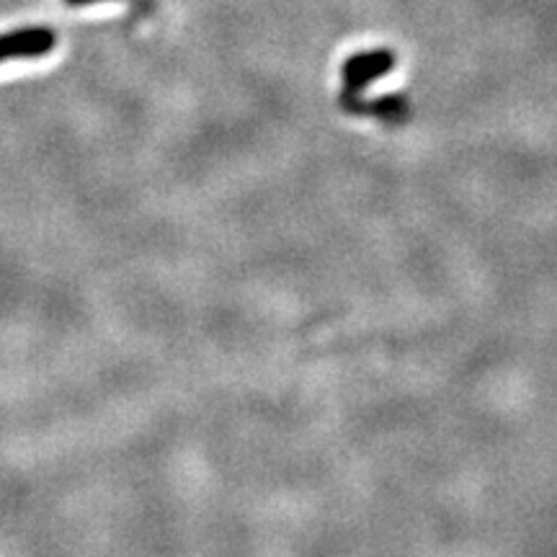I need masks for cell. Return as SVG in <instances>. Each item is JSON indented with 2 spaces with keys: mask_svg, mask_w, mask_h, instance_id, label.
I'll return each instance as SVG.
<instances>
[{
  "mask_svg": "<svg viewBox=\"0 0 557 557\" xmlns=\"http://www.w3.org/2000/svg\"><path fill=\"white\" fill-rule=\"evenodd\" d=\"M54 41H58L54 32L45 29V26H29V29L0 34V62L45 58V54L52 52Z\"/></svg>",
  "mask_w": 557,
  "mask_h": 557,
  "instance_id": "obj_1",
  "label": "cell"
},
{
  "mask_svg": "<svg viewBox=\"0 0 557 557\" xmlns=\"http://www.w3.org/2000/svg\"><path fill=\"white\" fill-rule=\"evenodd\" d=\"M70 5H94V3H107V0H67Z\"/></svg>",
  "mask_w": 557,
  "mask_h": 557,
  "instance_id": "obj_2",
  "label": "cell"
}]
</instances>
